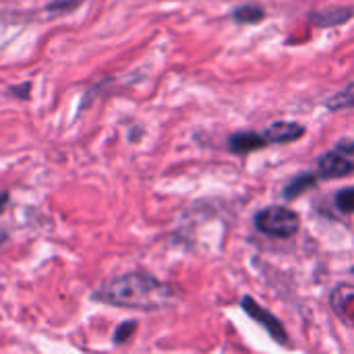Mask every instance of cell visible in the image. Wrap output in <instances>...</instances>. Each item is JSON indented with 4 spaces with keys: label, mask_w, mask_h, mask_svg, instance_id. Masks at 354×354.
Segmentation results:
<instances>
[{
    "label": "cell",
    "mask_w": 354,
    "mask_h": 354,
    "mask_svg": "<svg viewBox=\"0 0 354 354\" xmlns=\"http://www.w3.org/2000/svg\"><path fill=\"white\" fill-rule=\"evenodd\" d=\"M241 307H243V311L253 319V322H257L278 344H282V346H286L288 344V332L284 330V326L280 324V319L276 317V315H272L268 309H263L253 297H243V301H241Z\"/></svg>",
    "instance_id": "cell-4"
},
{
    "label": "cell",
    "mask_w": 354,
    "mask_h": 354,
    "mask_svg": "<svg viewBox=\"0 0 354 354\" xmlns=\"http://www.w3.org/2000/svg\"><path fill=\"white\" fill-rule=\"evenodd\" d=\"M317 183H319V180H317V176H315L313 172H301V174H297V176L286 185L284 197H286V199H297V197L303 195L305 191L313 189Z\"/></svg>",
    "instance_id": "cell-8"
},
{
    "label": "cell",
    "mask_w": 354,
    "mask_h": 354,
    "mask_svg": "<svg viewBox=\"0 0 354 354\" xmlns=\"http://www.w3.org/2000/svg\"><path fill=\"white\" fill-rule=\"evenodd\" d=\"M255 228L274 239H292L301 230V218L286 205H270L255 214Z\"/></svg>",
    "instance_id": "cell-2"
},
{
    "label": "cell",
    "mask_w": 354,
    "mask_h": 354,
    "mask_svg": "<svg viewBox=\"0 0 354 354\" xmlns=\"http://www.w3.org/2000/svg\"><path fill=\"white\" fill-rule=\"evenodd\" d=\"M232 19L243 25H253V23H259L266 19V10L259 4H243L232 10Z\"/></svg>",
    "instance_id": "cell-9"
},
{
    "label": "cell",
    "mask_w": 354,
    "mask_h": 354,
    "mask_svg": "<svg viewBox=\"0 0 354 354\" xmlns=\"http://www.w3.org/2000/svg\"><path fill=\"white\" fill-rule=\"evenodd\" d=\"M334 207L344 214V216H353L354 214V187H346L342 191H338V195L334 197Z\"/></svg>",
    "instance_id": "cell-11"
},
{
    "label": "cell",
    "mask_w": 354,
    "mask_h": 354,
    "mask_svg": "<svg viewBox=\"0 0 354 354\" xmlns=\"http://www.w3.org/2000/svg\"><path fill=\"white\" fill-rule=\"evenodd\" d=\"M354 17V6H330L324 10L311 12V23L315 27H334L348 23Z\"/></svg>",
    "instance_id": "cell-7"
},
{
    "label": "cell",
    "mask_w": 354,
    "mask_h": 354,
    "mask_svg": "<svg viewBox=\"0 0 354 354\" xmlns=\"http://www.w3.org/2000/svg\"><path fill=\"white\" fill-rule=\"evenodd\" d=\"M268 145H280V143H292V141H299L307 129L295 120H278L274 124H270L268 129L261 131Z\"/></svg>",
    "instance_id": "cell-5"
},
{
    "label": "cell",
    "mask_w": 354,
    "mask_h": 354,
    "mask_svg": "<svg viewBox=\"0 0 354 354\" xmlns=\"http://www.w3.org/2000/svg\"><path fill=\"white\" fill-rule=\"evenodd\" d=\"M79 4H81V0H52L46 6V10H50V12H66V10L77 8Z\"/></svg>",
    "instance_id": "cell-13"
},
{
    "label": "cell",
    "mask_w": 354,
    "mask_h": 354,
    "mask_svg": "<svg viewBox=\"0 0 354 354\" xmlns=\"http://www.w3.org/2000/svg\"><path fill=\"white\" fill-rule=\"evenodd\" d=\"M351 274H354V268H353V270H351Z\"/></svg>",
    "instance_id": "cell-15"
},
{
    "label": "cell",
    "mask_w": 354,
    "mask_h": 354,
    "mask_svg": "<svg viewBox=\"0 0 354 354\" xmlns=\"http://www.w3.org/2000/svg\"><path fill=\"white\" fill-rule=\"evenodd\" d=\"M135 332H137V322H124V324H120V326L116 328L112 340H114V344H124Z\"/></svg>",
    "instance_id": "cell-12"
},
{
    "label": "cell",
    "mask_w": 354,
    "mask_h": 354,
    "mask_svg": "<svg viewBox=\"0 0 354 354\" xmlns=\"http://www.w3.org/2000/svg\"><path fill=\"white\" fill-rule=\"evenodd\" d=\"M6 199H8V195L6 193H0V214H2V209L6 205Z\"/></svg>",
    "instance_id": "cell-14"
},
{
    "label": "cell",
    "mask_w": 354,
    "mask_h": 354,
    "mask_svg": "<svg viewBox=\"0 0 354 354\" xmlns=\"http://www.w3.org/2000/svg\"><path fill=\"white\" fill-rule=\"evenodd\" d=\"M263 147H268V141L261 131H239L228 137V151H232L234 156H247Z\"/></svg>",
    "instance_id": "cell-6"
},
{
    "label": "cell",
    "mask_w": 354,
    "mask_h": 354,
    "mask_svg": "<svg viewBox=\"0 0 354 354\" xmlns=\"http://www.w3.org/2000/svg\"><path fill=\"white\" fill-rule=\"evenodd\" d=\"M326 108L336 112V110H346V108H354V81L348 83L342 91L330 95L326 100Z\"/></svg>",
    "instance_id": "cell-10"
},
{
    "label": "cell",
    "mask_w": 354,
    "mask_h": 354,
    "mask_svg": "<svg viewBox=\"0 0 354 354\" xmlns=\"http://www.w3.org/2000/svg\"><path fill=\"white\" fill-rule=\"evenodd\" d=\"M313 174L317 180H334L354 174V141H340L326 151L317 160Z\"/></svg>",
    "instance_id": "cell-3"
},
{
    "label": "cell",
    "mask_w": 354,
    "mask_h": 354,
    "mask_svg": "<svg viewBox=\"0 0 354 354\" xmlns=\"http://www.w3.org/2000/svg\"><path fill=\"white\" fill-rule=\"evenodd\" d=\"M95 301L112 307L122 309H137V311H158L164 307H170L178 292L174 286L143 274V272H129L124 276H118L110 282H106L95 295Z\"/></svg>",
    "instance_id": "cell-1"
}]
</instances>
